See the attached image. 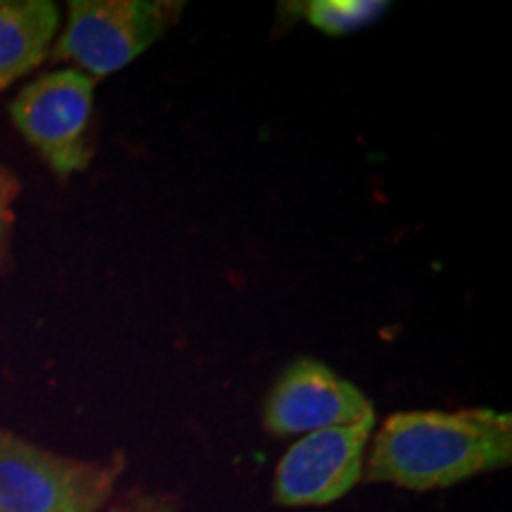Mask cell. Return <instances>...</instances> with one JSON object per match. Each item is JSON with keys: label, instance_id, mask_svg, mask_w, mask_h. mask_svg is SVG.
I'll return each mask as SVG.
<instances>
[{"label": "cell", "instance_id": "3957f363", "mask_svg": "<svg viewBox=\"0 0 512 512\" xmlns=\"http://www.w3.org/2000/svg\"><path fill=\"white\" fill-rule=\"evenodd\" d=\"M181 12L183 3L169 0H72L48 60L105 79L155 46Z\"/></svg>", "mask_w": 512, "mask_h": 512}, {"label": "cell", "instance_id": "5b68a950", "mask_svg": "<svg viewBox=\"0 0 512 512\" xmlns=\"http://www.w3.org/2000/svg\"><path fill=\"white\" fill-rule=\"evenodd\" d=\"M375 418L356 425L304 434L287 448L273 477V501L285 508H311L339 501L363 482Z\"/></svg>", "mask_w": 512, "mask_h": 512}, {"label": "cell", "instance_id": "30bf717a", "mask_svg": "<svg viewBox=\"0 0 512 512\" xmlns=\"http://www.w3.org/2000/svg\"><path fill=\"white\" fill-rule=\"evenodd\" d=\"M15 192H17L15 181H12L8 171L0 166V207H10V202L15 200Z\"/></svg>", "mask_w": 512, "mask_h": 512}, {"label": "cell", "instance_id": "7a4b0ae2", "mask_svg": "<svg viewBox=\"0 0 512 512\" xmlns=\"http://www.w3.org/2000/svg\"><path fill=\"white\" fill-rule=\"evenodd\" d=\"M124 456L76 460L0 430V512H100Z\"/></svg>", "mask_w": 512, "mask_h": 512}, {"label": "cell", "instance_id": "9c48e42d", "mask_svg": "<svg viewBox=\"0 0 512 512\" xmlns=\"http://www.w3.org/2000/svg\"><path fill=\"white\" fill-rule=\"evenodd\" d=\"M105 512H178L176 498L166 494H147V491H133L110 505Z\"/></svg>", "mask_w": 512, "mask_h": 512}, {"label": "cell", "instance_id": "8992f818", "mask_svg": "<svg viewBox=\"0 0 512 512\" xmlns=\"http://www.w3.org/2000/svg\"><path fill=\"white\" fill-rule=\"evenodd\" d=\"M366 418H375L373 401L316 358L290 363L275 380L264 406V430L280 439L356 425Z\"/></svg>", "mask_w": 512, "mask_h": 512}, {"label": "cell", "instance_id": "52a82bcc", "mask_svg": "<svg viewBox=\"0 0 512 512\" xmlns=\"http://www.w3.org/2000/svg\"><path fill=\"white\" fill-rule=\"evenodd\" d=\"M57 31L53 0H0V91L48 60Z\"/></svg>", "mask_w": 512, "mask_h": 512}, {"label": "cell", "instance_id": "8fae6325", "mask_svg": "<svg viewBox=\"0 0 512 512\" xmlns=\"http://www.w3.org/2000/svg\"><path fill=\"white\" fill-rule=\"evenodd\" d=\"M10 223V207H0V242H3L5 233H8Z\"/></svg>", "mask_w": 512, "mask_h": 512}, {"label": "cell", "instance_id": "6da1fadb", "mask_svg": "<svg viewBox=\"0 0 512 512\" xmlns=\"http://www.w3.org/2000/svg\"><path fill=\"white\" fill-rule=\"evenodd\" d=\"M510 463V413L494 408L399 411L382 422L370 441L363 482L434 491Z\"/></svg>", "mask_w": 512, "mask_h": 512}, {"label": "cell", "instance_id": "ba28073f", "mask_svg": "<svg viewBox=\"0 0 512 512\" xmlns=\"http://www.w3.org/2000/svg\"><path fill=\"white\" fill-rule=\"evenodd\" d=\"M313 29L328 36H347L368 27L389 10L384 0H309L297 5Z\"/></svg>", "mask_w": 512, "mask_h": 512}, {"label": "cell", "instance_id": "277c9868", "mask_svg": "<svg viewBox=\"0 0 512 512\" xmlns=\"http://www.w3.org/2000/svg\"><path fill=\"white\" fill-rule=\"evenodd\" d=\"M95 79L79 69L41 74L10 105L12 124L55 176L69 178L91 166L88 128L93 119Z\"/></svg>", "mask_w": 512, "mask_h": 512}]
</instances>
